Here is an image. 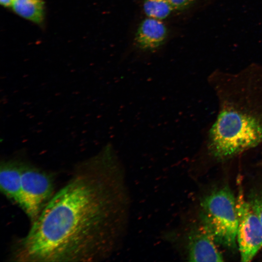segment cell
<instances>
[{"mask_svg":"<svg viewBox=\"0 0 262 262\" xmlns=\"http://www.w3.org/2000/svg\"><path fill=\"white\" fill-rule=\"evenodd\" d=\"M15 0H0V4L4 7H12Z\"/></svg>","mask_w":262,"mask_h":262,"instance_id":"4fadbf2b","label":"cell"},{"mask_svg":"<svg viewBox=\"0 0 262 262\" xmlns=\"http://www.w3.org/2000/svg\"><path fill=\"white\" fill-rule=\"evenodd\" d=\"M184 235L186 258L189 261H224L212 233L201 220L190 228Z\"/></svg>","mask_w":262,"mask_h":262,"instance_id":"8992f818","label":"cell"},{"mask_svg":"<svg viewBox=\"0 0 262 262\" xmlns=\"http://www.w3.org/2000/svg\"><path fill=\"white\" fill-rule=\"evenodd\" d=\"M262 140V123L232 111H223L210 130L208 147L218 158H225L257 146Z\"/></svg>","mask_w":262,"mask_h":262,"instance_id":"7a4b0ae2","label":"cell"},{"mask_svg":"<svg viewBox=\"0 0 262 262\" xmlns=\"http://www.w3.org/2000/svg\"><path fill=\"white\" fill-rule=\"evenodd\" d=\"M166 35V28L161 20L148 17L139 26L135 40L142 49L152 50L163 43Z\"/></svg>","mask_w":262,"mask_h":262,"instance_id":"ba28073f","label":"cell"},{"mask_svg":"<svg viewBox=\"0 0 262 262\" xmlns=\"http://www.w3.org/2000/svg\"><path fill=\"white\" fill-rule=\"evenodd\" d=\"M131 198L125 169L111 143L79 163L67 183L13 247L20 262L104 260L119 248Z\"/></svg>","mask_w":262,"mask_h":262,"instance_id":"6da1fadb","label":"cell"},{"mask_svg":"<svg viewBox=\"0 0 262 262\" xmlns=\"http://www.w3.org/2000/svg\"><path fill=\"white\" fill-rule=\"evenodd\" d=\"M249 202L262 224V191L252 196Z\"/></svg>","mask_w":262,"mask_h":262,"instance_id":"8fae6325","label":"cell"},{"mask_svg":"<svg viewBox=\"0 0 262 262\" xmlns=\"http://www.w3.org/2000/svg\"><path fill=\"white\" fill-rule=\"evenodd\" d=\"M22 161L11 159L1 162V192L8 198L20 206L21 201Z\"/></svg>","mask_w":262,"mask_h":262,"instance_id":"52a82bcc","label":"cell"},{"mask_svg":"<svg viewBox=\"0 0 262 262\" xmlns=\"http://www.w3.org/2000/svg\"><path fill=\"white\" fill-rule=\"evenodd\" d=\"M173 10H181L189 6L194 0H168Z\"/></svg>","mask_w":262,"mask_h":262,"instance_id":"7c38bea8","label":"cell"},{"mask_svg":"<svg viewBox=\"0 0 262 262\" xmlns=\"http://www.w3.org/2000/svg\"><path fill=\"white\" fill-rule=\"evenodd\" d=\"M53 180L49 174L22 161L21 201L20 207L31 221H35L52 197Z\"/></svg>","mask_w":262,"mask_h":262,"instance_id":"277c9868","label":"cell"},{"mask_svg":"<svg viewBox=\"0 0 262 262\" xmlns=\"http://www.w3.org/2000/svg\"><path fill=\"white\" fill-rule=\"evenodd\" d=\"M200 220L212 233L218 245L228 249L237 246L236 198L228 186L215 190L200 202Z\"/></svg>","mask_w":262,"mask_h":262,"instance_id":"3957f363","label":"cell"},{"mask_svg":"<svg viewBox=\"0 0 262 262\" xmlns=\"http://www.w3.org/2000/svg\"><path fill=\"white\" fill-rule=\"evenodd\" d=\"M143 9L147 17L160 20L166 18L173 10L168 0H144Z\"/></svg>","mask_w":262,"mask_h":262,"instance_id":"30bf717a","label":"cell"},{"mask_svg":"<svg viewBox=\"0 0 262 262\" xmlns=\"http://www.w3.org/2000/svg\"><path fill=\"white\" fill-rule=\"evenodd\" d=\"M11 7L16 14L28 20L37 24L44 21V0H15Z\"/></svg>","mask_w":262,"mask_h":262,"instance_id":"9c48e42d","label":"cell"},{"mask_svg":"<svg viewBox=\"0 0 262 262\" xmlns=\"http://www.w3.org/2000/svg\"><path fill=\"white\" fill-rule=\"evenodd\" d=\"M236 198L238 215L237 243L242 262L252 260L262 247V224L239 187Z\"/></svg>","mask_w":262,"mask_h":262,"instance_id":"5b68a950","label":"cell"}]
</instances>
